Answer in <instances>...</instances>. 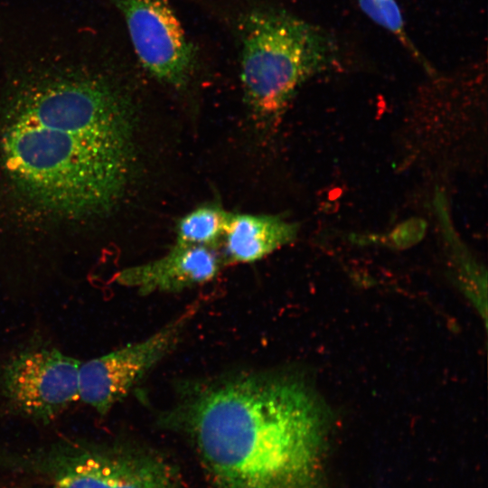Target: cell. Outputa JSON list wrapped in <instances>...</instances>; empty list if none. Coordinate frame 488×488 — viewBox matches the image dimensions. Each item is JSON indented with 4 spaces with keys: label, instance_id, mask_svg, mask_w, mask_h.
<instances>
[{
    "label": "cell",
    "instance_id": "cell-7",
    "mask_svg": "<svg viewBox=\"0 0 488 488\" xmlns=\"http://www.w3.org/2000/svg\"><path fill=\"white\" fill-rule=\"evenodd\" d=\"M192 309L147 338L80 363V399L107 415L176 345Z\"/></svg>",
    "mask_w": 488,
    "mask_h": 488
},
{
    "label": "cell",
    "instance_id": "cell-3",
    "mask_svg": "<svg viewBox=\"0 0 488 488\" xmlns=\"http://www.w3.org/2000/svg\"><path fill=\"white\" fill-rule=\"evenodd\" d=\"M239 29L244 100L256 125L270 130L300 86L333 63L336 46L320 27L277 9L250 10Z\"/></svg>",
    "mask_w": 488,
    "mask_h": 488
},
{
    "label": "cell",
    "instance_id": "cell-10",
    "mask_svg": "<svg viewBox=\"0 0 488 488\" xmlns=\"http://www.w3.org/2000/svg\"><path fill=\"white\" fill-rule=\"evenodd\" d=\"M230 212L215 202L198 206L178 220L174 244L216 248L223 237Z\"/></svg>",
    "mask_w": 488,
    "mask_h": 488
},
{
    "label": "cell",
    "instance_id": "cell-11",
    "mask_svg": "<svg viewBox=\"0 0 488 488\" xmlns=\"http://www.w3.org/2000/svg\"><path fill=\"white\" fill-rule=\"evenodd\" d=\"M357 1L367 16L397 36L404 45L415 52V48L406 33L402 14L395 0Z\"/></svg>",
    "mask_w": 488,
    "mask_h": 488
},
{
    "label": "cell",
    "instance_id": "cell-4",
    "mask_svg": "<svg viewBox=\"0 0 488 488\" xmlns=\"http://www.w3.org/2000/svg\"><path fill=\"white\" fill-rule=\"evenodd\" d=\"M28 488H179L162 458L125 446L61 440L25 455Z\"/></svg>",
    "mask_w": 488,
    "mask_h": 488
},
{
    "label": "cell",
    "instance_id": "cell-6",
    "mask_svg": "<svg viewBox=\"0 0 488 488\" xmlns=\"http://www.w3.org/2000/svg\"><path fill=\"white\" fill-rule=\"evenodd\" d=\"M111 1L145 70L164 84L184 87L194 71L196 52L169 0Z\"/></svg>",
    "mask_w": 488,
    "mask_h": 488
},
{
    "label": "cell",
    "instance_id": "cell-8",
    "mask_svg": "<svg viewBox=\"0 0 488 488\" xmlns=\"http://www.w3.org/2000/svg\"><path fill=\"white\" fill-rule=\"evenodd\" d=\"M223 264L215 248L174 244L159 258L119 270L114 281L142 296L176 293L213 280Z\"/></svg>",
    "mask_w": 488,
    "mask_h": 488
},
{
    "label": "cell",
    "instance_id": "cell-5",
    "mask_svg": "<svg viewBox=\"0 0 488 488\" xmlns=\"http://www.w3.org/2000/svg\"><path fill=\"white\" fill-rule=\"evenodd\" d=\"M81 361L42 340H31L0 363V399L10 415L42 424L80 399Z\"/></svg>",
    "mask_w": 488,
    "mask_h": 488
},
{
    "label": "cell",
    "instance_id": "cell-1",
    "mask_svg": "<svg viewBox=\"0 0 488 488\" xmlns=\"http://www.w3.org/2000/svg\"><path fill=\"white\" fill-rule=\"evenodd\" d=\"M7 58L0 163L35 211L81 221L112 210L134 164L128 97L90 30L30 40Z\"/></svg>",
    "mask_w": 488,
    "mask_h": 488
},
{
    "label": "cell",
    "instance_id": "cell-2",
    "mask_svg": "<svg viewBox=\"0 0 488 488\" xmlns=\"http://www.w3.org/2000/svg\"><path fill=\"white\" fill-rule=\"evenodd\" d=\"M177 414L218 488L314 487L327 412L304 383L239 376L202 388Z\"/></svg>",
    "mask_w": 488,
    "mask_h": 488
},
{
    "label": "cell",
    "instance_id": "cell-9",
    "mask_svg": "<svg viewBox=\"0 0 488 488\" xmlns=\"http://www.w3.org/2000/svg\"><path fill=\"white\" fill-rule=\"evenodd\" d=\"M298 225L278 215L230 212L221 239L224 264L258 261L291 243Z\"/></svg>",
    "mask_w": 488,
    "mask_h": 488
}]
</instances>
